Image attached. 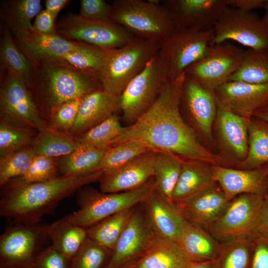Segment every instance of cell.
Returning a JSON list of instances; mask_svg holds the SVG:
<instances>
[{
    "instance_id": "16",
    "label": "cell",
    "mask_w": 268,
    "mask_h": 268,
    "mask_svg": "<svg viewBox=\"0 0 268 268\" xmlns=\"http://www.w3.org/2000/svg\"><path fill=\"white\" fill-rule=\"evenodd\" d=\"M198 132L209 144L214 143L212 126L217 113V100L211 91L185 74L180 103Z\"/></svg>"
},
{
    "instance_id": "56",
    "label": "cell",
    "mask_w": 268,
    "mask_h": 268,
    "mask_svg": "<svg viewBox=\"0 0 268 268\" xmlns=\"http://www.w3.org/2000/svg\"><path fill=\"white\" fill-rule=\"evenodd\" d=\"M263 224L268 227V207L265 209L264 213Z\"/></svg>"
},
{
    "instance_id": "54",
    "label": "cell",
    "mask_w": 268,
    "mask_h": 268,
    "mask_svg": "<svg viewBox=\"0 0 268 268\" xmlns=\"http://www.w3.org/2000/svg\"><path fill=\"white\" fill-rule=\"evenodd\" d=\"M253 117L260 119L268 125V105L258 109L254 113Z\"/></svg>"
},
{
    "instance_id": "55",
    "label": "cell",
    "mask_w": 268,
    "mask_h": 268,
    "mask_svg": "<svg viewBox=\"0 0 268 268\" xmlns=\"http://www.w3.org/2000/svg\"><path fill=\"white\" fill-rule=\"evenodd\" d=\"M141 258H136L135 259H134L124 265H123L122 267H121L120 268H134L135 266H136L138 261Z\"/></svg>"
},
{
    "instance_id": "46",
    "label": "cell",
    "mask_w": 268,
    "mask_h": 268,
    "mask_svg": "<svg viewBox=\"0 0 268 268\" xmlns=\"http://www.w3.org/2000/svg\"><path fill=\"white\" fill-rule=\"evenodd\" d=\"M82 98L64 102L50 111L53 126L56 130L61 133L71 130Z\"/></svg>"
},
{
    "instance_id": "1",
    "label": "cell",
    "mask_w": 268,
    "mask_h": 268,
    "mask_svg": "<svg viewBox=\"0 0 268 268\" xmlns=\"http://www.w3.org/2000/svg\"><path fill=\"white\" fill-rule=\"evenodd\" d=\"M185 78L184 73L170 79L152 106L132 125L123 127L111 146L135 141L153 151L170 153L184 159L211 165H222V156L207 149L183 118L180 103Z\"/></svg>"
},
{
    "instance_id": "23",
    "label": "cell",
    "mask_w": 268,
    "mask_h": 268,
    "mask_svg": "<svg viewBox=\"0 0 268 268\" xmlns=\"http://www.w3.org/2000/svg\"><path fill=\"white\" fill-rule=\"evenodd\" d=\"M230 201L216 183L189 201L175 206L186 220L208 229L221 216Z\"/></svg>"
},
{
    "instance_id": "30",
    "label": "cell",
    "mask_w": 268,
    "mask_h": 268,
    "mask_svg": "<svg viewBox=\"0 0 268 268\" xmlns=\"http://www.w3.org/2000/svg\"><path fill=\"white\" fill-rule=\"evenodd\" d=\"M183 161V158L172 153L156 152L153 177L155 190L172 203V194L180 175Z\"/></svg>"
},
{
    "instance_id": "37",
    "label": "cell",
    "mask_w": 268,
    "mask_h": 268,
    "mask_svg": "<svg viewBox=\"0 0 268 268\" xmlns=\"http://www.w3.org/2000/svg\"><path fill=\"white\" fill-rule=\"evenodd\" d=\"M106 50L79 42L76 48L60 59L75 68L96 76L99 78Z\"/></svg>"
},
{
    "instance_id": "11",
    "label": "cell",
    "mask_w": 268,
    "mask_h": 268,
    "mask_svg": "<svg viewBox=\"0 0 268 268\" xmlns=\"http://www.w3.org/2000/svg\"><path fill=\"white\" fill-rule=\"evenodd\" d=\"M214 38L213 29L176 30L159 43L158 53L167 64L170 79L185 73L190 66L203 58Z\"/></svg>"
},
{
    "instance_id": "32",
    "label": "cell",
    "mask_w": 268,
    "mask_h": 268,
    "mask_svg": "<svg viewBox=\"0 0 268 268\" xmlns=\"http://www.w3.org/2000/svg\"><path fill=\"white\" fill-rule=\"evenodd\" d=\"M106 150L79 142L77 148L64 156L59 164L62 176H78L96 172Z\"/></svg>"
},
{
    "instance_id": "44",
    "label": "cell",
    "mask_w": 268,
    "mask_h": 268,
    "mask_svg": "<svg viewBox=\"0 0 268 268\" xmlns=\"http://www.w3.org/2000/svg\"><path fill=\"white\" fill-rule=\"evenodd\" d=\"M58 170L59 166L54 158L36 155L26 173L10 181L22 184L48 181L58 177Z\"/></svg>"
},
{
    "instance_id": "12",
    "label": "cell",
    "mask_w": 268,
    "mask_h": 268,
    "mask_svg": "<svg viewBox=\"0 0 268 268\" xmlns=\"http://www.w3.org/2000/svg\"><path fill=\"white\" fill-rule=\"evenodd\" d=\"M244 51L230 41L212 44L205 56L188 67L185 74L214 92L228 81L242 62Z\"/></svg>"
},
{
    "instance_id": "41",
    "label": "cell",
    "mask_w": 268,
    "mask_h": 268,
    "mask_svg": "<svg viewBox=\"0 0 268 268\" xmlns=\"http://www.w3.org/2000/svg\"><path fill=\"white\" fill-rule=\"evenodd\" d=\"M35 155L32 147L27 146L0 156V186L23 176L29 168Z\"/></svg>"
},
{
    "instance_id": "8",
    "label": "cell",
    "mask_w": 268,
    "mask_h": 268,
    "mask_svg": "<svg viewBox=\"0 0 268 268\" xmlns=\"http://www.w3.org/2000/svg\"><path fill=\"white\" fill-rule=\"evenodd\" d=\"M170 79L167 64L158 52L120 95V109L124 118L134 123L144 114Z\"/></svg>"
},
{
    "instance_id": "43",
    "label": "cell",
    "mask_w": 268,
    "mask_h": 268,
    "mask_svg": "<svg viewBox=\"0 0 268 268\" xmlns=\"http://www.w3.org/2000/svg\"><path fill=\"white\" fill-rule=\"evenodd\" d=\"M40 0H18L11 1L5 12L4 20L9 28H30L31 20L41 11Z\"/></svg>"
},
{
    "instance_id": "4",
    "label": "cell",
    "mask_w": 268,
    "mask_h": 268,
    "mask_svg": "<svg viewBox=\"0 0 268 268\" xmlns=\"http://www.w3.org/2000/svg\"><path fill=\"white\" fill-rule=\"evenodd\" d=\"M110 19L134 37L159 43L176 31L164 7L157 0H116Z\"/></svg>"
},
{
    "instance_id": "22",
    "label": "cell",
    "mask_w": 268,
    "mask_h": 268,
    "mask_svg": "<svg viewBox=\"0 0 268 268\" xmlns=\"http://www.w3.org/2000/svg\"><path fill=\"white\" fill-rule=\"evenodd\" d=\"M140 204L154 233L177 244L186 219L175 205L153 190Z\"/></svg>"
},
{
    "instance_id": "2",
    "label": "cell",
    "mask_w": 268,
    "mask_h": 268,
    "mask_svg": "<svg viewBox=\"0 0 268 268\" xmlns=\"http://www.w3.org/2000/svg\"><path fill=\"white\" fill-rule=\"evenodd\" d=\"M102 171L60 176L44 182L22 184L9 181L1 186L0 215L12 223L37 224L54 212L59 202L82 187L99 180Z\"/></svg>"
},
{
    "instance_id": "34",
    "label": "cell",
    "mask_w": 268,
    "mask_h": 268,
    "mask_svg": "<svg viewBox=\"0 0 268 268\" xmlns=\"http://www.w3.org/2000/svg\"><path fill=\"white\" fill-rule=\"evenodd\" d=\"M0 62L6 71L11 72L24 82L30 80L32 65L16 44L8 28L4 29L0 48Z\"/></svg>"
},
{
    "instance_id": "13",
    "label": "cell",
    "mask_w": 268,
    "mask_h": 268,
    "mask_svg": "<svg viewBox=\"0 0 268 268\" xmlns=\"http://www.w3.org/2000/svg\"><path fill=\"white\" fill-rule=\"evenodd\" d=\"M56 30L65 39L104 49L122 47L134 37L124 27L111 20H92L71 13L60 20Z\"/></svg>"
},
{
    "instance_id": "17",
    "label": "cell",
    "mask_w": 268,
    "mask_h": 268,
    "mask_svg": "<svg viewBox=\"0 0 268 268\" xmlns=\"http://www.w3.org/2000/svg\"><path fill=\"white\" fill-rule=\"evenodd\" d=\"M155 236L140 203L138 204L118 240L105 268H120L128 262L142 257Z\"/></svg>"
},
{
    "instance_id": "47",
    "label": "cell",
    "mask_w": 268,
    "mask_h": 268,
    "mask_svg": "<svg viewBox=\"0 0 268 268\" xmlns=\"http://www.w3.org/2000/svg\"><path fill=\"white\" fill-rule=\"evenodd\" d=\"M111 3L104 0H81L79 15L92 20H110Z\"/></svg>"
},
{
    "instance_id": "19",
    "label": "cell",
    "mask_w": 268,
    "mask_h": 268,
    "mask_svg": "<svg viewBox=\"0 0 268 268\" xmlns=\"http://www.w3.org/2000/svg\"><path fill=\"white\" fill-rule=\"evenodd\" d=\"M214 93L222 106L242 117L251 119L258 109L268 103V83L228 81L217 87Z\"/></svg>"
},
{
    "instance_id": "53",
    "label": "cell",
    "mask_w": 268,
    "mask_h": 268,
    "mask_svg": "<svg viewBox=\"0 0 268 268\" xmlns=\"http://www.w3.org/2000/svg\"><path fill=\"white\" fill-rule=\"evenodd\" d=\"M216 260L208 261H190L183 268H215Z\"/></svg>"
},
{
    "instance_id": "40",
    "label": "cell",
    "mask_w": 268,
    "mask_h": 268,
    "mask_svg": "<svg viewBox=\"0 0 268 268\" xmlns=\"http://www.w3.org/2000/svg\"><path fill=\"white\" fill-rule=\"evenodd\" d=\"M123 129L118 116L114 114L82 134L77 140L97 148L106 150L111 146Z\"/></svg>"
},
{
    "instance_id": "15",
    "label": "cell",
    "mask_w": 268,
    "mask_h": 268,
    "mask_svg": "<svg viewBox=\"0 0 268 268\" xmlns=\"http://www.w3.org/2000/svg\"><path fill=\"white\" fill-rule=\"evenodd\" d=\"M176 30L213 29L224 9L226 0H163Z\"/></svg>"
},
{
    "instance_id": "7",
    "label": "cell",
    "mask_w": 268,
    "mask_h": 268,
    "mask_svg": "<svg viewBox=\"0 0 268 268\" xmlns=\"http://www.w3.org/2000/svg\"><path fill=\"white\" fill-rule=\"evenodd\" d=\"M50 224L11 223L0 236V268H35L50 239Z\"/></svg>"
},
{
    "instance_id": "42",
    "label": "cell",
    "mask_w": 268,
    "mask_h": 268,
    "mask_svg": "<svg viewBox=\"0 0 268 268\" xmlns=\"http://www.w3.org/2000/svg\"><path fill=\"white\" fill-rule=\"evenodd\" d=\"M112 254V251L88 237L71 259L70 268H105Z\"/></svg>"
},
{
    "instance_id": "36",
    "label": "cell",
    "mask_w": 268,
    "mask_h": 268,
    "mask_svg": "<svg viewBox=\"0 0 268 268\" xmlns=\"http://www.w3.org/2000/svg\"><path fill=\"white\" fill-rule=\"evenodd\" d=\"M79 142L56 130L45 128L33 139L32 146L36 155L54 158L66 156L73 151Z\"/></svg>"
},
{
    "instance_id": "38",
    "label": "cell",
    "mask_w": 268,
    "mask_h": 268,
    "mask_svg": "<svg viewBox=\"0 0 268 268\" xmlns=\"http://www.w3.org/2000/svg\"><path fill=\"white\" fill-rule=\"evenodd\" d=\"M250 239H237L220 245L215 268H249L252 255Z\"/></svg>"
},
{
    "instance_id": "27",
    "label": "cell",
    "mask_w": 268,
    "mask_h": 268,
    "mask_svg": "<svg viewBox=\"0 0 268 268\" xmlns=\"http://www.w3.org/2000/svg\"><path fill=\"white\" fill-rule=\"evenodd\" d=\"M191 261L216 260L220 245L203 228L186 220L177 242Z\"/></svg>"
},
{
    "instance_id": "26",
    "label": "cell",
    "mask_w": 268,
    "mask_h": 268,
    "mask_svg": "<svg viewBox=\"0 0 268 268\" xmlns=\"http://www.w3.org/2000/svg\"><path fill=\"white\" fill-rule=\"evenodd\" d=\"M216 183L212 165L183 159L180 175L172 194V201L175 205L187 202Z\"/></svg>"
},
{
    "instance_id": "50",
    "label": "cell",
    "mask_w": 268,
    "mask_h": 268,
    "mask_svg": "<svg viewBox=\"0 0 268 268\" xmlns=\"http://www.w3.org/2000/svg\"><path fill=\"white\" fill-rule=\"evenodd\" d=\"M55 18L46 9L41 10L36 16L33 28L43 34L58 33L55 24Z\"/></svg>"
},
{
    "instance_id": "9",
    "label": "cell",
    "mask_w": 268,
    "mask_h": 268,
    "mask_svg": "<svg viewBox=\"0 0 268 268\" xmlns=\"http://www.w3.org/2000/svg\"><path fill=\"white\" fill-rule=\"evenodd\" d=\"M262 196L244 194L231 200L221 216L208 228L212 235L224 242L251 239L263 224Z\"/></svg>"
},
{
    "instance_id": "20",
    "label": "cell",
    "mask_w": 268,
    "mask_h": 268,
    "mask_svg": "<svg viewBox=\"0 0 268 268\" xmlns=\"http://www.w3.org/2000/svg\"><path fill=\"white\" fill-rule=\"evenodd\" d=\"M13 39L31 64L48 59L60 58L74 50L79 42L67 40L58 33L43 34L30 28H9Z\"/></svg>"
},
{
    "instance_id": "6",
    "label": "cell",
    "mask_w": 268,
    "mask_h": 268,
    "mask_svg": "<svg viewBox=\"0 0 268 268\" xmlns=\"http://www.w3.org/2000/svg\"><path fill=\"white\" fill-rule=\"evenodd\" d=\"M154 190L153 178L142 186L127 192L104 193L80 188L76 198L78 210L67 215L72 223L87 228L111 215L140 204Z\"/></svg>"
},
{
    "instance_id": "33",
    "label": "cell",
    "mask_w": 268,
    "mask_h": 268,
    "mask_svg": "<svg viewBox=\"0 0 268 268\" xmlns=\"http://www.w3.org/2000/svg\"><path fill=\"white\" fill-rule=\"evenodd\" d=\"M137 205L116 213L87 228L88 237L113 252Z\"/></svg>"
},
{
    "instance_id": "57",
    "label": "cell",
    "mask_w": 268,
    "mask_h": 268,
    "mask_svg": "<svg viewBox=\"0 0 268 268\" xmlns=\"http://www.w3.org/2000/svg\"><path fill=\"white\" fill-rule=\"evenodd\" d=\"M266 171V181H267V187H268V193L267 194V199L268 200V163L266 165H264Z\"/></svg>"
},
{
    "instance_id": "3",
    "label": "cell",
    "mask_w": 268,
    "mask_h": 268,
    "mask_svg": "<svg viewBox=\"0 0 268 268\" xmlns=\"http://www.w3.org/2000/svg\"><path fill=\"white\" fill-rule=\"evenodd\" d=\"M31 65L27 87L36 90L50 111L102 88L98 77L75 68L60 58L42 60Z\"/></svg>"
},
{
    "instance_id": "18",
    "label": "cell",
    "mask_w": 268,
    "mask_h": 268,
    "mask_svg": "<svg viewBox=\"0 0 268 268\" xmlns=\"http://www.w3.org/2000/svg\"><path fill=\"white\" fill-rule=\"evenodd\" d=\"M156 152H147L118 168L102 171L98 180L101 192H127L146 183L154 177Z\"/></svg>"
},
{
    "instance_id": "10",
    "label": "cell",
    "mask_w": 268,
    "mask_h": 268,
    "mask_svg": "<svg viewBox=\"0 0 268 268\" xmlns=\"http://www.w3.org/2000/svg\"><path fill=\"white\" fill-rule=\"evenodd\" d=\"M212 44L235 41L249 49L268 51V17L227 6L213 29Z\"/></svg>"
},
{
    "instance_id": "39",
    "label": "cell",
    "mask_w": 268,
    "mask_h": 268,
    "mask_svg": "<svg viewBox=\"0 0 268 268\" xmlns=\"http://www.w3.org/2000/svg\"><path fill=\"white\" fill-rule=\"evenodd\" d=\"M150 151L153 150L138 141H126L117 143L106 150L96 171H104L118 168Z\"/></svg>"
},
{
    "instance_id": "25",
    "label": "cell",
    "mask_w": 268,
    "mask_h": 268,
    "mask_svg": "<svg viewBox=\"0 0 268 268\" xmlns=\"http://www.w3.org/2000/svg\"><path fill=\"white\" fill-rule=\"evenodd\" d=\"M119 110L120 96L102 88L93 91L82 98L71 132L74 134L85 133Z\"/></svg>"
},
{
    "instance_id": "28",
    "label": "cell",
    "mask_w": 268,
    "mask_h": 268,
    "mask_svg": "<svg viewBox=\"0 0 268 268\" xmlns=\"http://www.w3.org/2000/svg\"><path fill=\"white\" fill-rule=\"evenodd\" d=\"M190 261L176 243L156 234L134 268H183Z\"/></svg>"
},
{
    "instance_id": "59",
    "label": "cell",
    "mask_w": 268,
    "mask_h": 268,
    "mask_svg": "<svg viewBox=\"0 0 268 268\" xmlns=\"http://www.w3.org/2000/svg\"><path fill=\"white\" fill-rule=\"evenodd\" d=\"M267 105H268V104H267ZM267 105H266V106H267Z\"/></svg>"
},
{
    "instance_id": "49",
    "label": "cell",
    "mask_w": 268,
    "mask_h": 268,
    "mask_svg": "<svg viewBox=\"0 0 268 268\" xmlns=\"http://www.w3.org/2000/svg\"><path fill=\"white\" fill-rule=\"evenodd\" d=\"M256 242L249 268H268V240L260 239Z\"/></svg>"
},
{
    "instance_id": "52",
    "label": "cell",
    "mask_w": 268,
    "mask_h": 268,
    "mask_svg": "<svg viewBox=\"0 0 268 268\" xmlns=\"http://www.w3.org/2000/svg\"><path fill=\"white\" fill-rule=\"evenodd\" d=\"M69 2L68 0H46L45 9L56 19L60 11Z\"/></svg>"
},
{
    "instance_id": "35",
    "label": "cell",
    "mask_w": 268,
    "mask_h": 268,
    "mask_svg": "<svg viewBox=\"0 0 268 268\" xmlns=\"http://www.w3.org/2000/svg\"><path fill=\"white\" fill-rule=\"evenodd\" d=\"M228 81L268 83V51L244 50L241 66Z\"/></svg>"
},
{
    "instance_id": "29",
    "label": "cell",
    "mask_w": 268,
    "mask_h": 268,
    "mask_svg": "<svg viewBox=\"0 0 268 268\" xmlns=\"http://www.w3.org/2000/svg\"><path fill=\"white\" fill-rule=\"evenodd\" d=\"M48 234L51 245L70 261L88 238L87 228L72 223L67 215L50 224Z\"/></svg>"
},
{
    "instance_id": "58",
    "label": "cell",
    "mask_w": 268,
    "mask_h": 268,
    "mask_svg": "<svg viewBox=\"0 0 268 268\" xmlns=\"http://www.w3.org/2000/svg\"><path fill=\"white\" fill-rule=\"evenodd\" d=\"M263 9L265 11L264 15L268 17V0H266Z\"/></svg>"
},
{
    "instance_id": "14",
    "label": "cell",
    "mask_w": 268,
    "mask_h": 268,
    "mask_svg": "<svg viewBox=\"0 0 268 268\" xmlns=\"http://www.w3.org/2000/svg\"><path fill=\"white\" fill-rule=\"evenodd\" d=\"M0 101L2 119L39 132L46 128L26 83L8 71L0 88Z\"/></svg>"
},
{
    "instance_id": "5",
    "label": "cell",
    "mask_w": 268,
    "mask_h": 268,
    "mask_svg": "<svg viewBox=\"0 0 268 268\" xmlns=\"http://www.w3.org/2000/svg\"><path fill=\"white\" fill-rule=\"evenodd\" d=\"M159 48V43L134 37L122 47L107 49L99 74L102 89L120 96L158 52Z\"/></svg>"
},
{
    "instance_id": "24",
    "label": "cell",
    "mask_w": 268,
    "mask_h": 268,
    "mask_svg": "<svg viewBox=\"0 0 268 268\" xmlns=\"http://www.w3.org/2000/svg\"><path fill=\"white\" fill-rule=\"evenodd\" d=\"M213 178L231 201L244 194L262 195L266 181L265 166L254 169H234L212 165Z\"/></svg>"
},
{
    "instance_id": "31",
    "label": "cell",
    "mask_w": 268,
    "mask_h": 268,
    "mask_svg": "<svg viewBox=\"0 0 268 268\" xmlns=\"http://www.w3.org/2000/svg\"><path fill=\"white\" fill-rule=\"evenodd\" d=\"M268 163V125L253 117L248 127V151L246 158L238 164L243 169H254Z\"/></svg>"
},
{
    "instance_id": "45",
    "label": "cell",
    "mask_w": 268,
    "mask_h": 268,
    "mask_svg": "<svg viewBox=\"0 0 268 268\" xmlns=\"http://www.w3.org/2000/svg\"><path fill=\"white\" fill-rule=\"evenodd\" d=\"M32 140L29 129L15 126L2 119L0 124V156L26 147Z\"/></svg>"
},
{
    "instance_id": "51",
    "label": "cell",
    "mask_w": 268,
    "mask_h": 268,
    "mask_svg": "<svg viewBox=\"0 0 268 268\" xmlns=\"http://www.w3.org/2000/svg\"><path fill=\"white\" fill-rule=\"evenodd\" d=\"M227 6L246 11L264 8L266 0H226Z\"/></svg>"
},
{
    "instance_id": "48",
    "label": "cell",
    "mask_w": 268,
    "mask_h": 268,
    "mask_svg": "<svg viewBox=\"0 0 268 268\" xmlns=\"http://www.w3.org/2000/svg\"><path fill=\"white\" fill-rule=\"evenodd\" d=\"M70 260L50 245L38 256L35 268H70Z\"/></svg>"
},
{
    "instance_id": "21",
    "label": "cell",
    "mask_w": 268,
    "mask_h": 268,
    "mask_svg": "<svg viewBox=\"0 0 268 268\" xmlns=\"http://www.w3.org/2000/svg\"><path fill=\"white\" fill-rule=\"evenodd\" d=\"M217 105L215 128L220 146L225 154L240 163L248 154L250 119L234 113L217 100Z\"/></svg>"
}]
</instances>
